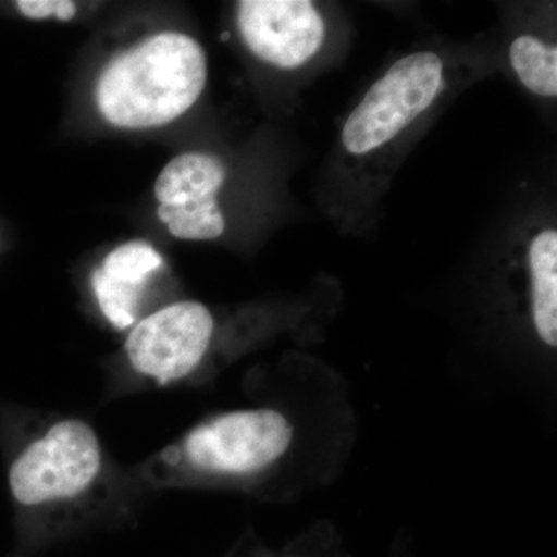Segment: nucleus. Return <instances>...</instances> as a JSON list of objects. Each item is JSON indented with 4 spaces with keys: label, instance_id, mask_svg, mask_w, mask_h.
I'll list each match as a JSON object with an SVG mask.
<instances>
[{
    "label": "nucleus",
    "instance_id": "1",
    "mask_svg": "<svg viewBox=\"0 0 557 557\" xmlns=\"http://www.w3.org/2000/svg\"><path fill=\"white\" fill-rule=\"evenodd\" d=\"M207 78V54L196 39L159 33L106 65L97 84L98 109L121 129L164 126L199 101Z\"/></svg>",
    "mask_w": 557,
    "mask_h": 557
},
{
    "label": "nucleus",
    "instance_id": "2",
    "mask_svg": "<svg viewBox=\"0 0 557 557\" xmlns=\"http://www.w3.org/2000/svg\"><path fill=\"white\" fill-rule=\"evenodd\" d=\"M292 435L287 418L276 410H237L194 428L164 449L161 460L197 474H251L276 461Z\"/></svg>",
    "mask_w": 557,
    "mask_h": 557
},
{
    "label": "nucleus",
    "instance_id": "3",
    "mask_svg": "<svg viewBox=\"0 0 557 557\" xmlns=\"http://www.w3.org/2000/svg\"><path fill=\"white\" fill-rule=\"evenodd\" d=\"M443 87V62L432 51H418L395 62L364 95L343 129L351 156L383 148L423 115Z\"/></svg>",
    "mask_w": 557,
    "mask_h": 557
},
{
    "label": "nucleus",
    "instance_id": "4",
    "mask_svg": "<svg viewBox=\"0 0 557 557\" xmlns=\"http://www.w3.org/2000/svg\"><path fill=\"white\" fill-rule=\"evenodd\" d=\"M101 448L97 434L79 420H64L33 442L10 469V487L22 505L78 496L97 479Z\"/></svg>",
    "mask_w": 557,
    "mask_h": 557
},
{
    "label": "nucleus",
    "instance_id": "5",
    "mask_svg": "<svg viewBox=\"0 0 557 557\" xmlns=\"http://www.w3.org/2000/svg\"><path fill=\"white\" fill-rule=\"evenodd\" d=\"M214 333L211 311L185 300L164 307L132 330L126 350L132 368L157 383L189 375L207 354Z\"/></svg>",
    "mask_w": 557,
    "mask_h": 557
},
{
    "label": "nucleus",
    "instance_id": "6",
    "mask_svg": "<svg viewBox=\"0 0 557 557\" xmlns=\"http://www.w3.org/2000/svg\"><path fill=\"white\" fill-rule=\"evenodd\" d=\"M226 178L225 164L212 153L175 157L156 182L159 218L172 236L183 240H212L225 231L218 193Z\"/></svg>",
    "mask_w": 557,
    "mask_h": 557
},
{
    "label": "nucleus",
    "instance_id": "7",
    "mask_svg": "<svg viewBox=\"0 0 557 557\" xmlns=\"http://www.w3.org/2000/svg\"><path fill=\"white\" fill-rule=\"evenodd\" d=\"M237 27L259 60L281 69L307 64L325 39L324 17L309 0H244Z\"/></svg>",
    "mask_w": 557,
    "mask_h": 557
},
{
    "label": "nucleus",
    "instance_id": "8",
    "mask_svg": "<svg viewBox=\"0 0 557 557\" xmlns=\"http://www.w3.org/2000/svg\"><path fill=\"white\" fill-rule=\"evenodd\" d=\"M163 265L156 248L141 240L113 249L91 276V287L104 317L124 330L135 321L139 296L150 274Z\"/></svg>",
    "mask_w": 557,
    "mask_h": 557
},
{
    "label": "nucleus",
    "instance_id": "9",
    "mask_svg": "<svg viewBox=\"0 0 557 557\" xmlns=\"http://www.w3.org/2000/svg\"><path fill=\"white\" fill-rule=\"evenodd\" d=\"M531 299L539 336L548 346L557 344V233L545 230L530 245Z\"/></svg>",
    "mask_w": 557,
    "mask_h": 557
},
{
    "label": "nucleus",
    "instance_id": "10",
    "mask_svg": "<svg viewBox=\"0 0 557 557\" xmlns=\"http://www.w3.org/2000/svg\"><path fill=\"white\" fill-rule=\"evenodd\" d=\"M509 61L523 86L541 97L557 95V49L533 35H522L509 47Z\"/></svg>",
    "mask_w": 557,
    "mask_h": 557
},
{
    "label": "nucleus",
    "instance_id": "11",
    "mask_svg": "<svg viewBox=\"0 0 557 557\" xmlns=\"http://www.w3.org/2000/svg\"><path fill=\"white\" fill-rule=\"evenodd\" d=\"M16 9L28 20L35 21L53 16L60 21H70L76 14V5L70 0H20Z\"/></svg>",
    "mask_w": 557,
    "mask_h": 557
}]
</instances>
